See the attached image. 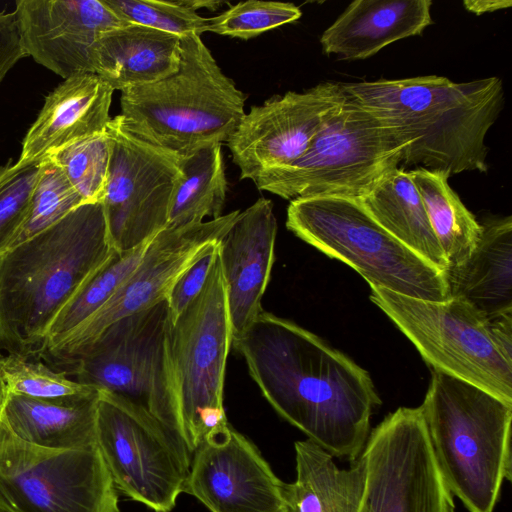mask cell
<instances>
[{
  "instance_id": "cell-28",
  "label": "cell",
  "mask_w": 512,
  "mask_h": 512,
  "mask_svg": "<svg viewBox=\"0 0 512 512\" xmlns=\"http://www.w3.org/2000/svg\"><path fill=\"white\" fill-rule=\"evenodd\" d=\"M222 144L203 146L180 157L181 175L174 190L168 226H183L222 216L228 183Z\"/></svg>"
},
{
  "instance_id": "cell-7",
  "label": "cell",
  "mask_w": 512,
  "mask_h": 512,
  "mask_svg": "<svg viewBox=\"0 0 512 512\" xmlns=\"http://www.w3.org/2000/svg\"><path fill=\"white\" fill-rule=\"evenodd\" d=\"M286 226L306 243L355 269L371 288L428 301L449 298L445 272L386 231L358 198L293 199Z\"/></svg>"
},
{
  "instance_id": "cell-38",
  "label": "cell",
  "mask_w": 512,
  "mask_h": 512,
  "mask_svg": "<svg viewBox=\"0 0 512 512\" xmlns=\"http://www.w3.org/2000/svg\"><path fill=\"white\" fill-rule=\"evenodd\" d=\"M485 319L492 341L505 360L512 364V309Z\"/></svg>"
},
{
  "instance_id": "cell-33",
  "label": "cell",
  "mask_w": 512,
  "mask_h": 512,
  "mask_svg": "<svg viewBox=\"0 0 512 512\" xmlns=\"http://www.w3.org/2000/svg\"><path fill=\"white\" fill-rule=\"evenodd\" d=\"M124 22L179 37L207 32L209 18L200 16L186 0H104Z\"/></svg>"
},
{
  "instance_id": "cell-18",
  "label": "cell",
  "mask_w": 512,
  "mask_h": 512,
  "mask_svg": "<svg viewBox=\"0 0 512 512\" xmlns=\"http://www.w3.org/2000/svg\"><path fill=\"white\" fill-rule=\"evenodd\" d=\"M14 13L26 56L64 79L94 73L97 39L127 24L104 0H17Z\"/></svg>"
},
{
  "instance_id": "cell-34",
  "label": "cell",
  "mask_w": 512,
  "mask_h": 512,
  "mask_svg": "<svg viewBox=\"0 0 512 512\" xmlns=\"http://www.w3.org/2000/svg\"><path fill=\"white\" fill-rule=\"evenodd\" d=\"M301 15L300 8L292 3L249 0L209 18L207 32L248 40L295 22Z\"/></svg>"
},
{
  "instance_id": "cell-41",
  "label": "cell",
  "mask_w": 512,
  "mask_h": 512,
  "mask_svg": "<svg viewBox=\"0 0 512 512\" xmlns=\"http://www.w3.org/2000/svg\"><path fill=\"white\" fill-rule=\"evenodd\" d=\"M447 512H455V504L454 502H452L448 508V511Z\"/></svg>"
},
{
  "instance_id": "cell-30",
  "label": "cell",
  "mask_w": 512,
  "mask_h": 512,
  "mask_svg": "<svg viewBox=\"0 0 512 512\" xmlns=\"http://www.w3.org/2000/svg\"><path fill=\"white\" fill-rule=\"evenodd\" d=\"M0 388L32 398L71 402L100 390L81 384L36 357L0 355Z\"/></svg>"
},
{
  "instance_id": "cell-40",
  "label": "cell",
  "mask_w": 512,
  "mask_h": 512,
  "mask_svg": "<svg viewBox=\"0 0 512 512\" xmlns=\"http://www.w3.org/2000/svg\"><path fill=\"white\" fill-rule=\"evenodd\" d=\"M186 3L195 11L202 8L215 11L223 4V2L211 0H186Z\"/></svg>"
},
{
  "instance_id": "cell-10",
  "label": "cell",
  "mask_w": 512,
  "mask_h": 512,
  "mask_svg": "<svg viewBox=\"0 0 512 512\" xmlns=\"http://www.w3.org/2000/svg\"><path fill=\"white\" fill-rule=\"evenodd\" d=\"M376 304L416 346L433 371L471 383L512 404V364L495 346L486 319L459 298L416 299L372 287Z\"/></svg>"
},
{
  "instance_id": "cell-4",
  "label": "cell",
  "mask_w": 512,
  "mask_h": 512,
  "mask_svg": "<svg viewBox=\"0 0 512 512\" xmlns=\"http://www.w3.org/2000/svg\"><path fill=\"white\" fill-rule=\"evenodd\" d=\"M440 477L469 512H493L512 479V404L433 371L421 406Z\"/></svg>"
},
{
  "instance_id": "cell-35",
  "label": "cell",
  "mask_w": 512,
  "mask_h": 512,
  "mask_svg": "<svg viewBox=\"0 0 512 512\" xmlns=\"http://www.w3.org/2000/svg\"><path fill=\"white\" fill-rule=\"evenodd\" d=\"M40 163L0 166V257L14 244L29 212Z\"/></svg>"
},
{
  "instance_id": "cell-21",
  "label": "cell",
  "mask_w": 512,
  "mask_h": 512,
  "mask_svg": "<svg viewBox=\"0 0 512 512\" xmlns=\"http://www.w3.org/2000/svg\"><path fill=\"white\" fill-rule=\"evenodd\" d=\"M430 0H356L322 33L326 55L341 60L372 57L396 41L420 35L432 24Z\"/></svg>"
},
{
  "instance_id": "cell-29",
  "label": "cell",
  "mask_w": 512,
  "mask_h": 512,
  "mask_svg": "<svg viewBox=\"0 0 512 512\" xmlns=\"http://www.w3.org/2000/svg\"><path fill=\"white\" fill-rule=\"evenodd\" d=\"M149 241L132 250L123 253L116 251L113 254L109 261L61 310L53 321L38 354L61 342L113 296L138 265Z\"/></svg>"
},
{
  "instance_id": "cell-1",
  "label": "cell",
  "mask_w": 512,
  "mask_h": 512,
  "mask_svg": "<svg viewBox=\"0 0 512 512\" xmlns=\"http://www.w3.org/2000/svg\"><path fill=\"white\" fill-rule=\"evenodd\" d=\"M274 410L333 457L354 462L381 400L370 375L296 323L262 311L232 342Z\"/></svg>"
},
{
  "instance_id": "cell-14",
  "label": "cell",
  "mask_w": 512,
  "mask_h": 512,
  "mask_svg": "<svg viewBox=\"0 0 512 512\" xmlns=\"http://www.w3.org/2000/svg\"><path fill=\"white\" fill-rule=\"evenodd\" d=\"M358 512H447L453 496L436 467L420 407L398 408L370 432Z\"/></svg>"
},
{
  "instance_id": "cell-9",
  "label": "cell",
  "mask_w": 512,
  "mask_h": 512,
  "mask_svg": "<svg viewBox=\"0 0 512 512\" xmlns=\"http://www.w3.org/2000/svg\"><path fill=\"white\" fill-rule=\"evenodd\" d=\"M231 345L226 287L217 253L200 294L171 322L169 330L179 418L191 453L230 426L223 390Z\"/></svg>"
},
{
  "instance_id": "cell-16",
  "label": "cell",
  "mask_w": 512,
  "mask_h": 512,
  "mask_svg": "<svg viewBox=\"0 0 512 512\" xmlns=\"http://www.w3.org/2000/svg\"><path fill=\"white\" fill-rule=\"evenodd\" d=\"M345 98L341 83L322 82L252 106L226 142L240 179L255 181L261 173L297 160Z\"/></svg>"
},
{
  "instance_id": "cell-23",
  "label": "cell",
  "mask_w": 512,
  "mask_h": 512,
  "mask_svg": "<svg viewBox=\"0 0 512 512\" xmlns=\"http://www.w3.org/2000/svg\"><path fill=\"white\" fill-rule=\"evenodd\" d=\"M99 398L100 391L77 401H50L0 388V426L27 443L45 448H91L97 446Z\"/></svg>"
},
{
  "instance_id": "cell-17",
  "label": "cell",
  "mask_w": 512,
  "mask_h": 512,
  "mask_svg": "<svg viewBox=\"0 0 512 512\" xmlns=\"http://www.w3.org/2000/svg\"><path fill=\"white\" fill-rule=\"evenodd\" d=\"M184 492L210 512H287L285 483L258 449L229 426L193 452Z\"/></svg>"
},
{
  "instance_id": "cell-43",
  "label": "cell",
  "mask_w": 512,
  "mask_h": 512,
  "mask_svg": "<svg viewBox=\"0 0 512 512\" xmlns=\"http://www.w3.org/2000/svg\"><path fill=\"white\" fill-rule=\"evenodd\" d=\"M0 512H3V511L0 510Z\"/></svg>"
},
{
  "instance_id": "cell-15",
  "label": "cell",
  "mask_w": 512,
  "mask_h": 512,
  "mask_svg": "<svg viewBox=\"0 0 512 512\" xmlns=\"http://www.w3.org/2000/svg\"><path fill=\"white\" fill-rule=\"evenodd\" d=\"M240 211L183 226H167L152 237L134 271L85 322L37 358L44 362L73 356L108 326L165 300L178 277L211 245L219 243Z\"/></svg>"
},
{
  "instance_id": "cell-13",
  "label": "cell",
  "mask_w": 512,
  "mask_h": 512,
  "mask_svg": "<svg viewBox=\"0 0 512 512\" xmlns=\"http://www.w3.org/2000/svg\"><path fill=\"white\" fill-rule=\"evenodd\" d=\"M106 132L110 158L102 205L110 242L123 253L168 226L180 157L129 132L118 115Z\"/></svg>"
},
{
  "instance_id": "cell-39",
  "label": "cell",
  "mask_w": 512,
  "mask_h": 512,
  "mask_svg": "<svg viewBox=\"0 0 512 512\" xmlns=\"http://www.w3.org/2000/svg\"><path fill=\"white\" fill-rule=\"evenodd\" d=\"M463 6L467 11L481 15L510 8L512 2L510 0H465Z\"/></svg>"
},
{
  "instance_id": "cell-37",
  "label": "cell",
  "mask_w": 512,
  "mask_h": 512,
  "mask_svg": "<svg viewBox=\"0 0 512 512\" xmlns=\"http://www.w3.org/2000/svg\"><path fill=\"white\" fill-rule=\"evenodd\" d=\"M26 54L22 48L14 11L0 12V84L10 69Z\"/></svg>"
},
{
  "instance_id": "cell-42",
  "label": "cell",
  "mask_w": 512,
  "mask_h": 512,
  "mask_svg": "<svg viewBox=\"0 0 512 512\" xmlns=\"http://www.w3.org/2000/svg\"><path fill=\"white\" fill-rule=\"evenodd\" d=\"M287 512H292L290 509Z\"/></svg>"
},
{
  "instance_id": "cell-32",
  "label": "cell",
  "mask_w": 512,
  "mask_h": 512,
  "mask_svg": "<svg viewBox=\"0 0 512 512\" xmlns=\"http://www.w3.org/2000/svg\"><path fill=\"white\" fill-rule=\"evenodd\" d=\"M83 204L60 167L49 157L42 159L29 212L13 246L46 230Z\"/></svg>"
},
{
  "instance_id": "cell-2",
  "label": "cell",
  "mask_w": 512,
  "mask_h": 512,
  "mask_svg": "<svg viewBox=\"0 0 512 512\" xmlns=\"http://www.w3.org/2000/svg\"><path fill=\"white\" fill-rule=\"evenodd\" d=\"M407 141L402 164L448 178L488 170L485 137L504 107L503 82H453L436 75L341 83Z\"/></svg>"
},
{
  "instance_id": "cell-24",
  "label": "cell",
  "mask_w": 512,
  "mask_h": 512,
  "mask_svg": "<svg viewBox=\"0 0 512 512\" xmlns=\"http://www.w3.org/2000/svg\"><path fill=\"white\" fill-rule=\"evenodd\" d=\"M469 260L445 271L449 298L471 304L485 318L512 309V217L482 224Z\"/></svg>"
},
{
  "instance_id": "cell-20",
  "label": "cell",
  "mask_w": 512,
  "mask_h": 512,
  "mask_svg": "<svg viewBox=\"0 0 512 512\" xmlns=\"http://www.w3.org/2000/svg\"><path fill=\"white\" fill-rule=\"evenodd\" d=\"M114 90L95 73L64 79L46 98L26 133L16 163L42 161L50 154L106 131Z\"/></svg>"
},
{
  "instance_id": "cell-27",
  "label": "cell",
  "mask_w": 512,
  "mask_h": 512,
  "mask_svg": "<svg viewBox=\"0 0 512 512\" xmlns=\"http://www.w3.org/2000/svg\"><path fill=\"white\" fill-rule=\"evenodd\" d=\"M409 172L447 260V270L463 265L480 240L481 224L451 188L446 175L420 167Z\"/></svg>"
},
{
  "instance_id": "cell-36",
  "label": "cell",
  "mask_w": 512,
  "mask_h": 512,
  "mask_svg": "<svg viewBox=\"0 0 512 512\" xmlns=\"http://www.w3.org/2000/svg\"><path fill=\"white\" fill-rule=\"evenodd\" d=\"M218 253V243L211 245L175 281L167 295L171 322L200 294Z\"/></svg>"
},
{
  "instance_id": "cell-22",
  "label": "cell",
  "mask_w": 512,
  "mask_h": 512,
  "mask_svg": "<svg viewBox=\"0 0 512 512\" xmlns=\"http://www.w3.org/2000/svg\"><path fill=\"white\" fill-rule=\"evenodd\" d=\"M180 39L132 23L113 28L94 44L93 72L114 91L158 81L177 70Z\"/></svg>"
},
{
  "instance_id": "cell-31",
  "label": "cell",
  "mask_w": 512,
  "mask_h": 512,
  "mask_svg": "<svg viewBox=\"0 0 512 512\" xmlns=\"http://www.w3.org/2000/svg\"><path fill=\"white\" fill-rule=\"evenodd\" d=\"M47 157L60 167L84 204L102 202L110 158V139L106 131Z\"/></svg>"
},
{
  "instance_id": "cell-12",
  "label": "cell",
  "mask_w": 512,
  "mask_h": 512,
  "mask_svg": "<svg viewBox=\"0 0 512 512\" xmlns=\"http://www.w3.org/2000/svg\"><path fill=\"white\" fill-rule=\"evenodd\" d=\"M96 442L115 488L155 512H170L184 492L191 452L143 410L100 391Z\"/></svg>"
},
{
  "instance_id": "cell-8",
  "label": "cell",
  "mask_w": 512,
  "mask_h": 512,
  "mask_svg": "<svg viewBox=\"0 0 512 512\" xmlns=\"http://www.w3.org/2000/svg\"><path fill=\"white\" fill-rule=\"evenodd\" d=\"M170 325L165 299L112 323L77 354L45 363L127 400L184 440L169 355Z\"/></svg>"
},
{
  "instance_id": "cell-5",
  "label": "cell",
  "mask_w": 512,
  "mask_h": 512,
  "mask_svg": "<svg viewBox=\"0 0 512 512\" xmlns=\"http://www.w3.org/2000/svg\"><path fill=\"white\" fill-rule=\"evenodd\" d=\"M180 48L174 73L121 91L118 116L135 136L183 157L227 142L245 114L246 97L200 36H182Z\"/></svg>"
},
{
  "instance_id": "cell-3",
  "label": "cell",
  "mask_w": 512,
  "mask_h": 512,
  "mask_svg": "<svg viewBox=\"0 0 512 512\" xmlns=\"http://www.w3.org/2000/svg\"><path fill=\"white\" fill-rule=\"evenodd\" d=\"M102 202L83 204L0 257V350L35 357L61 310L109 261Z\"/></svg>"
},
{
  "instance_id": "cell-44",
  "label": "cell",
  "mask_w": 512,
  "mask_h": 512,
  "mask_svg": "<svg viewBox=\"0 0 512 512\" xmlns=\"http://www.w3.org/2000/svg\"><path fill=\"white\" fill-rule=\"evenodd\" d=\"M0 355H1V353H0Z\"/></svg>"
},
{
  "instance_id": "cell-11",
  "label": "cell",
  "mask_w": 512,
  "mask_h": 512,
  "mask_svg": "<svg viewBox=\"0 0 512 512\" xmlns=\"http://www.w3.org/2000/svg\"><path fill=\"white\" fill-rule=\"evenodd\" d=\"M117 489L97 446L53 449L0 426V510L120 512Z\"/></svg>"
},
{
  "instance_id": "cell-25",
  "label": "cell",
  "mask_w": 512,
  "mask_h": 512,
  "mask_svg": "<svg viewBox=\"0 0 512 512\" xmlns=\"http://www.w3.org/2000/svg\"><path fill=\"white\" fill-rule=\"evenodd\" d=\"M296 479L284 487L292 512H358L363 500L367 466L363 453L346 469L311 440L294 444Z\"/></svg>"
},
{
  "instance_id": "cell-26",
  "label": "cell",
  "mask_w": 512,
  "mask_h": 512,
  "mask_svg": "<svg viewBox=\"0 0 512 512\" xmlns=\"http://www.w3.org/2000/svg\"><path fill=\"white\" fill-rule=\"evenodd\" d=\"M359 200L401 243L439 270H447V260L409 171L401 166L390 170Z\"/></svg>"
},
{
  "instance_id": "cell-6",
  "label": "cell",
  "mask_w": 512,
  "mask_h": 512,
  "mask_svg": "<svg viewBox=\"0 0 512 512\" xmlns=\"http://www.w3.org/2000/svg\"><path fill=\"white\" fill-rule=\"evenodd\" d=\"M409 144L395 128L346 93L302 156L290 165L261 173L254 182L258 189L287 200L359 199L387 172L402 165Z\"/></svg>"
},
{
  "instance_id": "cell-19",
  "label": "cell",
  "mask_w": 512,
  "mask_h": 512,
  "mask_svg": "<svg viewBox=\"0 0 512 512\" xmlns=\"http://www.w3.org/2000/svg\"><path fill=\"white\" fill-rule=\"evenodd\" d=\"M276 233L273 204L261 197L239 213L218 243L232 342L263 311L261 300L275 260Z\"/></svg>"
}]
</instances>
